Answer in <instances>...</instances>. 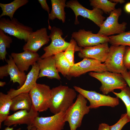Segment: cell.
I'll list each match as a JSON object with an SVG mask.
<instances>
[{
  "label": "cell",
  "instance_id": "7",
  "mask_svg": "<svg viewBox=\"0 0 130 130\" xmlns=\"http://www.w3.org/2000/svg\"><path fill=\"white\" fill-rule=\"evenodd\" d=\"M0 29L5 33L26 42L30 34L33 32L31 27L24 25L15 18H1Z\"/></svg>",
  "mask_w": 130,
  "mask_h": 130
},
{
  "label": "cell",
  "instance_id": "12",
  "mask_svg": "<svg viewBox=\"0 0 130 130\" xmlns=\"http://www.w3.org/2000/svg\"><path fill=\"white\" fill-rule=\"evenodd\" d=\"M71 36L78 46L82 48L108 43L109 41L108 37L103 36L98 33H93L91 31H86L84 29L73 32Z\"/></svg>",
  "mask_w": 130,
  "mask_h": 130
},
{
  "label": "cell",
  "instance_id": "18",
  "mask_svg": "<svg viewBox=\"0 0 130 130\" xmlns=\"http://www.w3.org/2000/svg\"><path fill=\"white\" fill-rule=\"evenodd\" d=\"M37 63L40 69L38 78L46 77L50 79H61L56 66L54 56L43 58L40 57Z\"/></svg>",
  "mask_w": 130,
  "mask_h": 130
},
{
  "label": "cell",
  "instance_id": "15",
  "mask_svg": "<svg viewBox=\"0 0 130 130\" xmlns=\"http://www.w3.org/2000/svg\"><path fill=\"white\" fill-rule=\"evenodd\" d=\"M50 39L46 28H41L30 34L23 49L24 51L36 53L42 47L48 43Z\"/></svg>",
  "mask_w": 130,
  "mask_h": 130
},
{
  "label": "cell",
  "instance_id": "20",
  "mask_svg": "<svg viewBox=\"0 0 130 130\" xmlns=\"http://www.w3.org/2000/svg\"><path fill=\"white\" fill-rule=\"evenodd\" d=\"M66 0H51L52 9L49 14L48 28H52L49 25V20H53L57 19L61 21L63 23L65 22V7H66Z\"/></svg>",
  "mask_w": 130,
  "mask_h": 130
},
{
  "label": "cell",
  "instance_id": "6",
  "mask_svg": "<svg viewBox=\"0 0 130 130\" xmlns=\"http://www.w3.org/2000/svg\"><path fill=\"white\" fill-rule=\"evenodd\" d=\"M66 4V7L71 9L75 14V25L79 23L78 18L79 16L89 19L99 27L105 19V17L103 15L104 12L101 10L96 8H93L92 10L88 9L83 6L77 0H69Z\"/></svg>",
  "mask_w": 130,
  "mask_h": 130
},
{
  "label": "cell",
  "instance_id": "9",
  "mask_svg": "<svg viewBox=\"0 0 130 130\" xmlns=\"http://www.w3.org/2000/svg\"><path fill=\"white\" fill-rule=\"evenodd\" d=\"M107 71V70L104 63L94 59L85 58L71 66L67 76L76 77L89 72L101 73Z\"/></svg>",
  "mask_w": 130,
  "mask_h": 130
},
{
  "label": "cell",
  "instance_id": "14",
  "mask_svg": "<svg viewBox=\"0 0 130 130\" xmlns=\"http://www.w3.org/2000/svg\"><path fill=\"white\" fill-rule=\"evenodd\" d=\"M33 105L29 111L26 110H21L9 115L4 121V125L7 127L18 124H25L27 128L31 129L35 118L39 116Z\"/></svg>",
  "mask_w": 130,
  "mask_h": 130
},
{
  "label": "cell",
  "instance_id": "37",
  "mask_svg": "<svg viewBox=\"0 0 130 130\" xmlns=\"http://www.w3.org/2000/svg\"><path fill=\"white\" fill-rule=\"evenodd\" d=\"M124 9L127 12L130 13V2L127 3L125 5Z\"/></svg>",
  "mask_w": 130,
  "mask_h": 130
},
{
  "label": "cell",
  "instance_id": "8",
  "mask_svg": "<svg viewBox=\"0 0 130 130\" xmlns=\"http://www.w3.org/2000/svg\"><path fill=\"white\" fill-rule=\"evenodd\" d=\"M121 8L116 9L112 11L99 27L97 33L100 35L109 37L116 34H118L125 32L127 23L123 22L121 24L118 22L119 16L121 15Z\"/></svg>",
  "mask_w": 130,
  "mask_h": 130
},
{
  "label": "cell",
  "instance_id": "38",
  "mask_svg": "<svg viewBox=\"0 0 130 130\" xmlns=\"http://www.w3.org/2000/svg\"><path fill=\"white\" fill-rule=\"evenodd\" d=\"M110 0L112 2L116 3L117 4L118 3L122 4L125 2V1L124 0Z\"/></svg>",
  "mask_w": 130,
  "mask_h": 130
},
{
  "label": "cell",
  "instance_id": "30",
  "mask_svg": "<svg viewBox=\"0 0 130 130\" xmlns=\"http://www.w3.org/2000/svg\"><path fill=\"white\" fill-rule=\"evenodd\" d=\"M116 97L121 99L125 104L126 109V113L130 121V88L127 86L119 93L112 92Z\"/></svg>",
  "mask_w": 130,
  "mask_h": 130
},
{
  "label": "cell",
  "instance_id": "1",
  "mask_svg": "<svg viewBox=\"0 0 130 130\" xmlns=\"http://www.w3.org/2000/svg\"><path fill=\"white\" fill-rule=\"evenodd\" d=\"M52 90L50 111L54 114L65 112L74 103L77 95L76 91L67 86L61 85L52 88Z\"/></svg>",
  "mask_w": 130,
  "mask_h": 130
},
{
  "label": "cell",
  "instance_id": "42",
  "mask_svg": "<svg viewBox=\"0 0 130 130\" xmlns=\"http://www.w3.org/2000/svg\"><path fill=\"white\" fill-rule=\"evenodd\" d=\"M128 72L130 76V70L129 71V72Z\"/></svg>",
  "mask_w": 130,
  "mask_h": 130
},
{
  "label": "cell",
  "instance_id": "40",
  "mask_svg": "<svg viewBox=\"0 0 130 130\" xmlns=\"http://www.w3.org/2000/svg\"><path fill=\"white\" fill-rule=\"evenodd\" d=\"M6 84V82H5L0 81V86L3 87Z\"/></svg>",
  "mask_w": 130,
  "mask_h": 130
},
{
  "label": "cell",
  "instance_id": "25",
  "mask_svg": "<svg viewBox=\"0 0 130 130\" xmlns=\"http://www.w3.org/2000/svg\"><path fill=\"white\" fill-rule=\"evenodd\" d=\"M64 52H61L54 56L58 71L65 77L68 75L71 66L65 57Z\"/></svg>",
  "mask_w": 130,
  "mask_h": 130
},
{
  "label": "cell",
  "instance_id": "10",
  "mask_svg": "<svg viewBox=\"0 0 130 130\" xmlns=\"http://www.w3.org/2000/svg\"><path fill=\"white\" fill-rule=\"evenodd\" d=\"M49 35L51 42L48 46L43 48L44 53L40 57L43 58L54 55L62 52L65 51L70 44L62 37L63 33L60 28L55 26L51 29Z\"/></svg>",
  "mask_w": 130,
  "mask_h": 130
},
{
  "label": "cell",
  "instance_id": "36",
  "mask_svg": "<svg viewBox=\"0 0 130 130\" xmlns=\"http://www.w3.org/2000/svg\"><path fill=\"white\" fill-rule=\"evenodd\" d=\"M98 130H110V126L105 123H101L99 125Z\"/></svg>",
  "mask_w": 130,
  "mask_h": 130
},
{
  "label": "cell",
  "instance_id": "16",
  "mask_svg": "<svg viewBox=\"0 0 130 130\" xmlns=\"http://www.w3.org/2000/svg\"><path fill=\"white\" fill-rule=\"evenodd\" d=\"M109 47L108 43H106L82 48L79 52L78 55L81 58H90L98 60L102 63L104 62L107 58Z\"/></svg>",
  "mask_w": 130,
  "mask_h": 130
},
{
  "label": "cell",
  "instance_id": "26",
  "mask_svg": "<svg viewBox=\"0 0 130 130\" xmlns=\"http://www.w3.org/2000/svg\"><path fill=\"white\" fill-rule=\"evenodd\" d=\"M89 1L93 8L99 9L108 14L116 9L115 6L117 4L108 0H90Z\"/></svg>",
  "mask_w": 130,
  "mask_h": 130
},
{
  "label": "cell",
  "instance_id": "22",
  "mask_svg": "<svg viewBox=\"0 0 130 130\" xmlns=\"http://www.w3.org/2000/svg\"><path fill=\"white\" fill-rule=\"evenodd\" d=\"M6 62L8 66V71L11 81L13 83H17L19 84L18 89L24 84L27 77L24 72L20 71L19 69L11 56Z\"/></svg>",
  "mask_w": 130,
  "mask_h": 130
},
{
  "label": "cell",
  "instance_id": "19",
  "mask_svg": "<svg viewBox=\"0 0 130 130\" xmlns=\"http://www.w3.org/2000/svg\"><path fill=\"white\" fill-rule=\"evenodd\" d=\"M11 56L19 69L23 72L27 71L30 66L34 65L40 58L37 53L27 51L20 53L13 52Z\"/></svg>",
  "mask_w": 130,
  "mask_h": 130
},
{
  "label": "cell",
  "instance_id": "17",
  "mask_svg": "<svg viewBox=\"0 0 130 130\" xmlns=\"http://www.w3.org/2000/svg\"><path fill=\"white\" fill-rule=\"evenodd\" d=\"M40 69L36 62L33 65L30 71L27 75V77L23 85L19 88L16 90L11 89L7 91V94L12 99L14 97L22 93H29L35 86L39 72Z\"/></svg>",
  "mask_w": 130,
  "mask_h": 130
},
{
  "label": "cell",
  "instance_id": "34",
  "mask_svg": "<svg viewBox=\"0 0 130 130\" xmlns=\"http://www.w3.org/2000/svg\"><path fill=\"white\" fill-rule=\"evenodd\" d=\"M130 88V76L127 69L125 68L121 73Z\"/></svg>",
  "mask_w": 130,
  "mask_h": 130
},
{
  "label": "cell",
  "instance_id": "29",
  "mask_svg": "<svg viewBox=\"0 0 130 130\" xmlns=\"http://www.w3.org/2000/svg\"><path fill=\"white\" fill-rule=\"evenodd\" d=\"M69 43L70 44L64 52V54L65 57L72 66L74 64L75 52H79L82 48L78 46L75 41L73 38L71 39Z\"/></svg>",
  "mask_w": 130,
  "mask_h": 130
},
{
  "label": "cell",
  "instance_id": "11",
  "mask_svg": "<svg viewBox=\"0 0 130 130\" xmlns=\"http://www.w3.org/2000/svg\"><path fill=\"white\" fill-rule=\"evenodd\" d=\"M126 46L111 45L109 47L107 58L104 63L108 71L121 74L126 68L123 57Z\"/></svg>",
  "mask_w": 130,
  "mask_h": 130
},
{
  "label": "cell",
  "instance_id": "3",
  "mask_svg": "<svg viewBox=\"0 0 130 130\" xmlns=\"http://www.w3.org/2000/svg\"><path fill=\"white\" fill-rule=\"evenodd\" d=\"M89 74L101 82L100 90L104 95L112 92L116 89L121 90L127 86V83L121 74L107 71L101 73L90 72Z\"/></svg>",
  "mask_w": 130,
  "mask_h": 130
},
{
  "label": "cell",
  "instance_id": "41",
  "mask_svg": "<svg viewBox=\"0 0 130 130\" xmlns=\"http://www.w3.org/2000/svg\"><path fill=\"white\" fill-rule=\"evenodd\" d=\"M30 130H39L35 127H32L30 129Z\"/></svg>",
  "mask_w": 130,
  "mask_h": 130
},
{
  "label": "cell",
  "instance_id": "21",
  "mask_svg": "<svg viewBox=\"0 0 130 130\" xmlns=\"http://www.w3.org/2000/svg\"><path fill=\"white\" fill-rule=\"evenodd\" d=\"M32 105V100L29 93H22L12 99L10 110L15 111L20 110H26L29 111Z\"/></svg>",
  "mask_w": 130,
  "mask_h": 130
},
{
  "label": "cell",
  "instance_id": "5",
  "mask_svg": "<svg viewBox=\"0 0 130 130\" xmlns=\"http://www.w3.org/2000/svg\"><path fill=\"white\" fill-rule=\"evenodd\" d=\"M74 90L83 96L90 103V109H96L101 106L114 107L119 104V98L97 92L94 91H89L75 86Z\"/></svg>",
  "mask_w": 130,
  "mask_h": 130
},
{
  "label": "cell",
  "instance_id": "33",
  "mask_svg": "<svg viewBox=\"0 0 130 130\" xmlns=\"http://www.w3.org/2000/svg\"><path fill=\"white\" fill-rule=\"evenodd\" d=\"M9 75L8 71V64H6L0 67V78L2 79L5 77H7Z\"/></svg>",
  "mask_w": 130,
  "mask_h": 130
},
{
  "label": "cell",
  "instance_id": "27",
  "mask_svg": "<svg viewBox=\"0 0 130 130\" xmlns=\"http://www.w3.org/2000/svg\"><path fill=\"white\" fill-rule=\"evenodd\" d=\"M109 42L112 45L130 46V30L115 35L108 37Z\"/></svg>",
  "mask_w": 130,
  "mask_h": 130
},
{
  "label": "cell",
  "instance_id": "24",
  "mask_svg": "<svg viewBox=\"0 0 130 130\" xmlns=\"http://www.w3.org/2000/svg\"><path fill=\"white\" fill-rule=\"evenodd\" d=\"M12 103V99L8 94L0 92V127L2 123L9 116Z\"/></svg>",
  "mask_w": 130,
  "mask_h": 130
},
{
  "label": "cell",
  "instance_id": "13",
  "mask_svg": "<svg viewBox=\"0 0 130 130\" xmlns=\"http://www.w3.org/2000/svg\"><path fill=\"white\" fill-rule=\"evenodd\" d=\"M65 112H61L47 117H37L31 126L39 130H62L65 122L63 116Z\"/></svg>",
  "mask_w": 130,
  "mask_h": 130
},
{
  "label": "cell",
  "instance_id": "4",
  "mask_svg": "<svg viewBox=\"0 0 130 130\" xmlns=\"http://www.w3.org/2000/svg\"><path fill=\"white\" fill-rule=\"evenodd\" d=\"M32 105L38 112L47 110L50 107L52 97V91L45 84L37 83L29 93Z\"/></svg>",
  "mask_w": 130,
  "mask_h": 130
},
{
  "label": "cell",
  "instance_id": "35",
  "mask_svg": "<svg viewBox=\"0 0 130 130\" xmlns=\"http://www.w3.org/2000/svg\"><path fill=\"white\" fill-rule=\"evenodd\" d=\"M38 2L40 4L42 8L46 11L48 13H50V8L48 5L46 0H38Z\"/></svg>",
  "mask_w": 130,
  "mask_h": 130
},
{
  "label": "cell",
  "instance_id": "23",
  "mask_svg": "<svg viewBox=\"0 0 130 130\" xmlns=\"http://www.w3.org/2000/svg\"><path fill=\"white\" fill-rule=\"evenodd\" d=\"M28 1V0H14L8 4L0 3V6L2 11L0 15V18L4 16H7L10 19H13L14 14L17 10L26 4Z\"/></svg>",
  "mask_w": 130,
  "mask_h": 130
},
{
  "label": "cell",
  "instance_id": "39",
  "mask_svg": "<svg viewBox=\"0 0 130 130\" xmlns=\"http://www.w3.org/2000/svg\"><path fill=\"white\" fill-rule=\"evenodd\" d=\"M13 127H6L3 130H13ZM31 129L29 128H27V130H30Z\"/></svg>",
  "mask_w": 130,
  "mask_h": 130
},
{
  "label": "cell",
  "instance_id": "32",
  "mask_svg": "<svg viewBox=\"0 0 130 130\" xmlns=\"http://www.w3.org/2000/svg\"><path fill=\"white\" fill-rule=\"evenodd\" d=\"M124 66L127 69L130 70V46H126L124 57Z\"/></svg>",
  "mask_w": 130,
  "mask_h": 130
},
{
  "label": "cell",
  "instance_id": "2",
  "mask_svg": "<svg viewBox=\"0 0 130 130\" xmlns=\"http://www.w3.org/2000/svg\"><path fill=\"white\" fill-rule=\"evenodd\" d=\"M87 103L86 98L79 93L75 102L65 112L63 119L68 122L70 130H76L81 126L84 117L88 113L90 109Z\"/></svg>",
  "mask_w": 130,
  "mask_h": 130
},
{
  "label": "cell",
  "instance_id": "31",
  "mask_svg": "<svg viewBox=\"0 0 130 130\" xmlns=\"http://www.w3.org/2000/svg\"><path fill=\"white\" fill-rule=\"evenodd\" d=\"M130 122L126 113L123 114L117 123L112 125L110 126V130H121L124 126Z\"/></svg>",
  "mask_w": 130,
  "mask_h": 130
},
{
  "label": "cell",
  "instance_id": "28",
  "mask_svg": "<svg viewBox=\"0 0 130 130\" xmlns=\"http://www.w3.org/2000/svg\"><path fill=\"white\" fill-rule=\"evenodd\" d=\"M13 39L10 36L6 35L4 32L0 29V59L6 61V55L7 54L6 48L10 47Z\"/></svg>",
  "mask_w": 130,
  "mask_h": 130
}]
</instances>
